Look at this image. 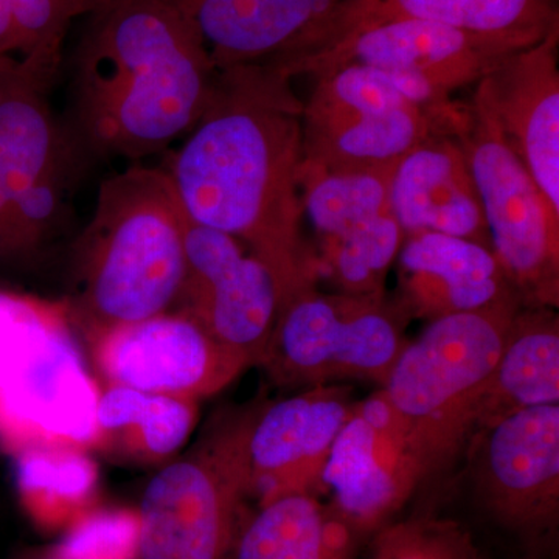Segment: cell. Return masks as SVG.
<instances>
[{
    "label": "cell",
    "mask_w": 559,
    "mask_h": 559,
    "mask_svg": "<svg viewBox=\"0 0 559 559\" xmlns=\"http://www.w3.org/2000/svg\"><path fill=\"white\" fill-rule=\"evenodd\" d=\"M301 109L290 80L270 66L219 70L209 108L164 164L187 218L263 260L286 301L320 285L304 235Z\"/></svg>",
    "instance_id": "obj_1"
},
{
    "label": "cell",
    "mask_w": 559,
    "mask_h": 559,
    "mask_svg": "<svg viewBox=\"0 0 559 559\" xmlns=\"http://www.w3.org/2000/svg\"><path fill=\"white\" fill-rule=\"evenodd\" d=\"M70 80L69 127L90 157L138 164L182 140L209 108L219 70L165 0H100Z\"/></svg>",
    "instance_id": "obj_2"
},
{
    "label": "cell",
    "mask_w": 559,
    "mask_h": 559,
    "mask_svg": "<svg viewBox=\"0 0 559 559\" xmlns=\"http://www.w3.org/2000/svg\"><path fill=\"white\" fill-rule=\"evenodd\" d=\"M186 212L164 165L131 164L98 187L75 246L72 325L87 342L171 311L186 272Z\"/></svg>",
    "instance_id": "obj_3"
},
{
    "label": "cell",
    "mask_w": 559,
    "mask_h": 559,
    "mask_svg": "<svg viewBox=\"0 0 559 559\" xmlns=\"http://www.w3.org/2000/svg\"><path fill=\"white\" fill-rule=\"evenodd\" d=\"M521 307L513 299L428 322L381 385L403 419L426 481L465 452L477 404Z\"/></svg>",
    "instance_id": "obj_4"
},
{
    "label": "cell",
    "mask_w": 559,
    "mask_h": 559,
    "mask_svg": "<svg viewBox=\"0 0 559 559\" xmlns=\"http://www.w3.org/2000/svg\"><path fill=\"white\" fill-rule=\"evenodd\" d=\"M98 396L66 305L0 290V450L91 451Z\"/></svg>",
    "instance_id": "obj_5"
},
{
    "label": "cell",
    "mask_w": 559,
    "mask_h": 559,
    "mask_svg": "<svg viewBox=\"0 0 559 559\" xmlns=\"http://www.w3.org/2000/svg\"><path fill=\"white\" fill-rule=\"evenodd\" d=\"M58 69L0 57V264H27L53 240L90 154L55 114Z\"/></svg>",
    "instance_id": "obj_6"
},
{
    "label": "cell",
    "mask_w": 559,
    "mask_h": 559,
    "mask_svg": "<svg viewBox=\"0 0 559 559\" xmlns=\"http://www.w3.org/2000/svg\"><path fill=\"white\" fill-rule=\"evenodd\" d=\"M263 400L213 415L197 443L148 481L138 510L139 559H235L252 513L248 444Z\"/></svg>",
    "instance_id": "obj_7"
},
{
    "label": "cell",
    "mask_w": 559,
    "mask_h": 559,
    "mask_svg": "<svg viewBox=\"0 0 559 559\" xmlns=\"http://www.w3.org/2000/svg\"><path fill=\"white\" fill-rule=\"evenodd\" d=\"M409 323L388 290L323 293L312 286L283 305L259 367L283 389L347 381L381 388L409 342Z\"/></svg>",
    "instance_id": "obj_8"
},
{
    "label": "cell",
    "mask_w": 559,
    "mask_h": 559,
    "mask_svg": "<svg viewBox=\"0 0 559 559\" xmlns=\"http://www.w3.org/2000/svg\"><path fill=\"white\" fill-rule=\"evenodd\" d=\"M532 47V46H530ZM527 46L418 20H392L358 28L282 73L318 76L341 66L380 70L412 103L425 110L441 135H452L466 105L455 91L476 86L510 55Z\"/></svg>",
    "instance_id": "obj_9"
},
{
    "label": "cell",
    "mask_w": 559,
    "mask_h": 559,
    "mask_svg": "<svg viewBox=\"0 0 559 559\" xmlns=\"http://www.w3.org/2000/svg\"><path fill=\"white\" fill-rule=\"evenodd\" d=\"M454 139L479 193L489 246L522 307L558 310V213L476 98Z\"/></svg>",
    "instance_id": "obj_10"
},
{
    "label": "cell",
    "mask_w": 559,
    "mask_h": 559,
    "mask_svg": "<svg viewBox=\"0 0 559 559\" xmlns=\"http://www.w3.org/2000/svg\"><path fill=\"white\" fill-rule=\"evenodd\" d=\"M474 499L492 524L543 559L558 539L559 404L532 407L471 437Z\"/></svg>",
    "instance_id": "obj_11"
},
{
    "label": "cell",
    "mask_w": 559,
    "mask_h": 559,
    "mask_svg": "<svg viewBox=\"0 0 559 559\" xmlns=\"http://www.w3.org/2000/svg\"><path fill=\"white\" fill-rule=\"evenodd\" d=\"M301 109V160L325 170L392 167L439 134L380 70L348 64L314 76Z\"/></svg>",
    "instance_id": "obj_12"
},
{
    "label": "cell",
    "mask_w": 559,
    "mask_h": 559,
    "mask_svg": "<svg viewBox=\"0 0 559 559\" xmlns=\"http://www.w3.org/2000/svg\"><path fill=\"white\" fill-rule=\"evenodd\" d=\"M393 168L325 170L301 160V205L314 230L320 277L336 290L367 294L385 286L406 238L390 212Z\"/></svg>",
    "instance_id": "obj_13"
},
{
    "label": "cell",
    "mask_w": 559,
    "mask_h": 559,
    "mask_svg": "<svg viewBox=\"0 0 559 559\" xmlns=\"http://www.w3.org/2000/svg\"><path fill=\"white\" fill-rule=\"evenodd\" d=\"M425 481L403 419L382 389L356 401L323 471V491L362 546L395 521Z\"/></svg>",
    "instance_id": "obj_14"
},
{
    "label": "cell",
    "mask_w": 559,
    "mask_h": 559,
    "mask_svg": "<svg viewBox=\"0 0 559 559\" xmlns=\"http://www.w3.org/2000/svg\"><path fill=\"white\" fill-rule=\"evenodd\" d=\"M285 301L275 272L245 245L187 221L186 272L173 310L259 367Z\"/></svg>",
    "instance_id": "obj_15"
},
{
    "label": "cell",
    "mask_w": 559,
    "mask_h": 559,
    "mask_svg": "<svg viewBox=\"0 0 559 559\" xmlns=\"http://www.w3.org/2000/svg\"><path fill=\"white\" fill-rule=\"evenodd\" d=\"M105 384L200 401L237 380L250 364L182 311L116 326L91 342Z\"/></svg>",
    "instance_id": "obj_16"
},
{
    "label": "cell",
    "mask_w": 559,
    "mask_h": 559,
    "mask_svg": "<svg viewBox=\"0 0 559 559\" xmlns=\"http://www.w3.org/2000/svg\"><path fill=\"white\" fill-rule=\"evenodd\" d=\"M352 385L320 384L261 403L249 433L250 496L257 507L289 495L322 498L323 471L355 407Z\"/></svg>",
    "instance_id": "obj_17"
},
{
    "label": "cell",
    "mask_w": 559,
    "mask_h": 559,
    "mask_svg": "<svg viewBox=\"0 0 559 559\" xmlns=\"http://www.w3.org/2000/svg\"><path fill=\"white\" fill-rule=\"evenodd\" d=\"M559 25L510 55L476 84L473 97L559 215Z\"/></svg>",
    "instance_id": "obj_18"
},
{
    "label": "cell",
    "mask_w": 559,
    "mask_h": 559,
    "mask_svg": "<svg viewBox=\"0 0 559 559\" xmlns=\"http://www.w3.org/2000/svg\"><path fill=\"white\" fill-rule=\"evenodd\" d=\"M218 70L285 69L318 43L342 0H165Z\"/></svg>",
    "instance_id": "obj_19"
},
{
    "label": "cell",
    "mask_w": 559,
    "mask_h": 559,
    "mask_svg": "<svg viewBox=\"0 0 559 559\" xmlns=\"http://www.w3.org/2000/svg\"><path fill=\"white\" fill-rule=\"evenodd\" d=\"M395 263L396 289L390 294L411 322L520 300L492 250L465 238L407 235Z\"/></svg>",
    "instance_id": "obj_20"
},
{
    "label": "cell",
    "mask_w": 559,
    "mask_h": 559,
    "mask_svg": "<svg viewBox=\"0 0 559 559\" xmlns=\"http://www.w3.org/2000/svg\"><path fill=\"white\" fill-rule=\"evenodd\" d=\"M389 205L406 237L433 231L491 249L465 154L450 135H430L401 157L390 178Z\"/></svg>",
    "instance_id": "obj_21"
},
{
    "label": "cell",
    "mask_w": 559,
    "mask_h": 559,
    "mask_svg": "<svg viewBox=\"0 0 559 559\" xmlns=\"http://www.w3.org/2000/svg\"><path fill=\"white\" fill-rule=\"evenodd\" d=\"M392 20L433 22L530 47L558 27L559 10L558 0H342L305 57L349 32Z\"/></svg>",
    "instance_id": "obj_22"
},
{
    "label": "cell",
    "mask_w": 559,
    "mask_h": 559,
    "mask_svg": "<svg viewBox=\"0 0 559 559\" xmlns=\"http://www.w3.org/2000/svg\"><path fill=\"white\" fill-rule=\"evenodd\" d=\"M549 404H559L558 310L521 307L477 404L474 433Z\"/></svg>",
    "instance_id": "obj_23"
},
{
    "label": "cell",
    "mask_w": 559,
    "mask_h": 559,
    "mask_svg": "<svg viewBox=\"0 0 559 559\" xmlns=\"http://www.w3.org/2000/svg\"><path fill=\"white\" fill-rule=\"evenodd\" d=\"M198 403L105 384L98 396L92 450L135 465L170 462L197 426Z\"/></svg>",
    "instance_id": "obj_24"
},
{
    "label": "cell",
    "mask_w": 559,
    "mask_h": 559,
    "mask_svg": "<svg viewBox=\"0 0 559 559\" xmlns=\"http://www.w3.org/2000/svg\"><path fill=\"white\" fill-rule=\"evenodd\" d=\"M360 547L329 502L289 495L252 510L235 559H356Z\"/></svg>",
    "instance_id": "obj_25"
},
{
    "label": "cell",
    "mask_w": 559,
    "mask_h": 559,
    "mask_svg": "<svg viewBox=\"0 0 559 559\" xmlns=\"http://www.w3.org/2000/svg\"><path fill=\"white\" fill-rule=\"evenodd\" d=\"M22 509L47 532L69 527L97 506L98 468L87 451L43 447L14 455Z\"/></svg>",
    "instance_id": "obj_26"
},
{
    "label": "cell",
    "mask_w": 559,
    "mask_h": 559,
    "mask_svg": "<svg viewBox=\"0 0 559 559\" xmlns=\"http://www.w3.org/2000/svg\"><path fill=\"white\" fill-rule=\"evenodd\" d=\"M364 559H481L469 530L450 518L412 514L392 521L366 544Z\"/></svg>",
    "instance_id": "obj_27"
},
{
    "label": "cell",
    "mask_w": 559,
    "mask_h": 559,
    "mask_svg": "<svg viewBox=\"0 0 559 559\" xmlns=\"http://www.w3.org/2000/svg\"><path fill=\"white\" fill-rule=\"evenodd\" d=\"M100 0H13L9 57L60 69L62 40L72 22Z\"/></svg>",
    "instance_id": "obj_28"
},
{
    "label": "cell",
    "mask_w": 559,
    "mask_h": 559,
    "mask_svg": "<svg viewBox=\"0 0 559 559\" xmlns=\"http://www.w3.org/2000/svg\"><path fill=\"white\" fill-rule=\"evenodd\" d=\"M139 536L138 510L95 506L51 550L61 559H139Z\"/></svg>",
    "instance_id": "obj_29"
},
{
    "label": "cell",
    "mask_w": 559,
    "mask_h": 559,
    "mask_svg": "<svg viewBox=\"0 0 559 559\" xmlns=\"http://www.w3.org/2000/svg\"><path fill=\"white\" fill-rule=\"evenodd\" d=\"M11 3L13 0H0V57L10 50Z\"/></svg>",
    "instance_id": "obj_30"
},
{
    "label": "cell",
    "mask_w": 559,
    "mask_h": 559,
    "mask_svg": "<svg viewBox=\"0 0 559 559\" xmlns=\"http://www.w3.org/2000/svg\"><path fill=\"white\" fill-rule=\"evenodd\" d=\"M24 559H61V558L58 557V555L55 554L53 550H43V551H38V554L28 555V557L24 558Z\"/></svg>",
    "instance_id": "obj_31"
},
{
    "label": "cell",
    "mask_w": 559,
    "mask_h": 559,
    "mask_svg": "<svg viewBox=\"0 0 559 559\" xmlns=\"http://www.w3.org/2000/svg\"><path fill=\"white\" fill-rule=\"evenodd\" d=\"M525 559H527V558H525Z\"/></svg>",
    "instance_id": "obj_32"
}]
</instances>
